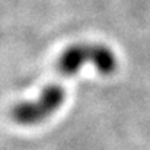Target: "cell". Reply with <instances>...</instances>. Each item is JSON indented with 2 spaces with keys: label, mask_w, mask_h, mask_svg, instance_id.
<instances>
[{
  "label": "cell",
  "mask_w": 150,
  "mask_h": 150,
  "mask_svg": "<svg viewBox=\"0 0 150 150\" xmlns=\"http://www.w3.org/2000/svg\"><path fill=\"white\" fill-rule=\"evenodd\" d=\"M91 63L100 74H112L117 70L114 51L103 44H73L61 52L57 61V73L61 77H71Z\"/></svg>",
  "instance_id": "cell-1"
},
{
  "label": "cell",
  "mask_w": 150,
  "mask_h": 150,
  "mask_svg": "<svg viewBox=\"0 0 150 150\" xmlns=\"http://www.w3.org/2000/svg\"><path fill=\"white\" fill-rule=\"evenodd\" d=\"M66 99V91L60 83L45 86L37 99L19 102L12 109V118L21 125H34L51 117Z\"/></svg>",
  "instance_id": "cell-2"
}]
</instances>
